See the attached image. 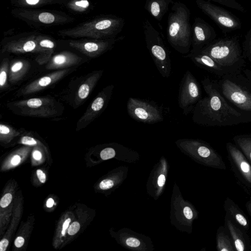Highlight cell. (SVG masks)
<instances>
[{"label": "cell", "instance_id": "41", "mask_svg": "<svg viewBox=\"0 0 251 251\" xmlns=\"http://www.w3.org/2000/svg\"><path fill=\"white\" fill-rule=\"evenodd\" d=\"M25 243V239L22 236L17 237L14 241V245L17 248L22 247Z\"/></svg>", "mask_w": 251, "mask_h": 251}, {"label": "cell", "instance_id": "3", "mask_svg": "<svg viewBox=\"0 0 251 251\" xmlns=\"http://www.w3.org/2000/svg\"><path fill=\"white\" fill-rule=\"evenodd\" d=\"M201 50L233 74L241 73L244 69L245 57L237 37H226L214 40Z\"/></svg>", "mask_w": 251, "mask_h": 251}, {"label": "cell", "instance_id": "20", "mask_svg": "<svg viewBox=\"0 0 251 251\" xmlns=\"http://www.w3.org/2000/svg\"><path fill=\"white\" fill-rule=\"evenodd\" d=\"M224 208L227 214L246 232L250 229L249 222L245 213L231 199L227 197L224 201Z\"/></svg>", "mask_w": 251, "mask_h": 251}, {"label": "cell", "instance_id": "24", "mask_svg": "<svg viewBox=\"0 0 251 251\" xmlns=\"http://www.w3.org/2000/svg\"><path fill=\"white\" fill-rule=\"evenodd\" d=\"M29 64L24 60H17L10 65L9 69V79L11 82H15L21 80L26 73Z\"/></svg>", "mask_w": 251, "mask_h": 251}, {"label": "cell", "instance_id": "8", "mask_svg": "<svg viewBox=\"0 0 251 251\" xmlns=\"http://www.w3.org/2000/svg\"><path fill=\"white\" fill-rule=\"evenodd\" d=\"M201 98V91L199 82L190 71H186L180 83L177 99L183 114L187 116L192 113Z\"/></svg>", "mask_w": 251, "mask_h": 251}, {"label": "cell", "instance_id": "42", "mask_svg": "<svg viewBox=\"0 0 251 251\" xmlns=\"http://www.w3.org/2000/svg\"><path fill=\"white\" fill-rule=\"evenodd\" d=\"M71 222V219L68 218L64 222L62 226V229L61 231V234L62 236H64L66 234V230L69 227V224Z\"/></svg>", "mask_w": 251, "mask_h": 251}, {"label": "cell", "instance_id": "37", "mask_svg": "<svg viewBox=\"0 0 251 251\" xmlns=\"http://www.w3.org/2000/svg\"><path fill=\"white\" fill-rule=\"evenodd\" d=\"M114 185L113 181L109 179L102 180L99 185L100 188L102 190H106L112 188Z\"/></svg>", "mask_w": 251, "mask_h": 251}, {"label": "cell", "instance_id": "17", "mask_svg": "<svg viewBox=\"0 0 251 251\" xmlns=\"http://www.w3.org/2000/svg\"><path fill=\"white\" fill-rule=\"evenodd\" d=\"M3 51L15 53L27 52H45L49 51L39 47L36 36L19 39L7 43L3 48Z\"/></svg>", "mask_w": 251, "mask_h": 251}, {"label": "cell", "instance_id": "47", "mask_svg": "<svg viewBox=\"0 0 251 251\" xmlns=\"http://www.w3.org/2000/svg\"><path fill=\"white\" fill-rule=\"evenodd\" d=\"M33 158L37 160H40L42 157V154L41 152L38 150H34L33 152Z\"/></svg>", "mask_w": 251, "mask_h": 251}, {"label": "cell", "instance_id": "9", "mask_svg": "<svg viewBox=\"0 0 251 251\" xmlns=\"http://www.w3.org/2000/svg\"><path fill=\"white\" fill-rule=\"evenodd\" d=\"M126 109L129 116L139 122L154 124L164 120L161 109L156 104L143 100L129 98Z\"/></svg>", "mask_w": 251, "mask_h": 251}, {"label": "cell", "instance_id": "10", "mask_svg": "<svg viewBox=\"0 0 251 251\" xmlns=\"http://www.w3.org/2000/svg\"><path fill=\"white\" fill-rule=\"evenodd\" d=\"M12 105L21 115L40 117L54 116L57 113L55 101L49 98H36L18 101Z\"/></svg>", "mask_w": 251, "mask_h": 251}, {"label": "cell", "instance_id": "19", "mask_svg": "<svg viewBox=\"0 0 251 251\" xmlns=\"http://www.w3.org/2000/svg\"><path fill=\"white\" fill-rule=\"evenodd\" d=\"M81 58L69 51H63L53 56L48 63L49 70L66 69L78 64Z\"/></svg>", "mask_w": 251, "mask_h": 251}, {"label": "cell", "instance_id": "44", "mask_svg": "<svg viewBox=\"0 0 251 251\" xmlns=\"http://www.w3.org/2000/svg\"><path fill=\"white\" fill-rule=\"evenodd\" d=\"M165 176L164 175L162 174L160 175L158 178V181L157 183L159 186L162 187L165 182Z\"/></svg>", "mask_w": 251, "mask_h": 251}, {"label": "cell", "instance_id": "13", "mask_svg": "<svg viewBox=\"0 0 251 251\" xmlns=\"http://www.w3.org/2000/svg\"><path fill=\"white\" fill-rule=\"evenodd\" d=\"M216 37V33L212 26L201 18H196L192 26V46L190 51L201 50L215 40Z\"/></svg>", "mask_w": 251, "mask_h": 251}, {"label": "cell", "instance_id": "31", "mask_svg": "<svg viewBox=\"0 0 251 251\" xmlns=\"http://www.w3.org/2000/svg\"><path fill=\"white\" fill-rule=\"evenodd\" d=\"M243 49L244 57L247 58L251 63V29L248 31L245 36Z\"/></svg>", "mask_w": 251, "mask_h": 251}, {"label": "cell", "instance_id": "35", "mask_svg": "<svg viewBox=\"0 0 251 251\" xmlns=\"http://www.w3.org/2000/svg\"><path fill=\"white\" fill-rule=\"evenodd\" d=\"M21 3L27 5H37L41 4H44L51 0H20Z\"/></svg>", "mask_w": 251, "mask_h": 251}, {"label": "cell", "instance_id": "33", "mask_svg": "<svg viewBox=\"0 0 251 251\" xmlns=\"http://www.w3.org/2000/svg\"><path fill=\"white\" fill-rule=\"evenodd\" d=\"M20 142L22 144L30 146H34L38 144L37 141L36 139L28 136L22 137Z\"/></svg>", "mask_w": 251, "mask_h": 251}, {"label": "cell", "instance_id": "40", "mask_svg": "<svg viewBox=\"0 0 251 251\" xmlns=\"http://www.w3.org/2000/svg\"><path fill=\"white\" fill-rule=\"evenodd\" d=\"M185 217L188 220H191L193 216V212L189 207H185L183 209Z\"/></svg>", "mask_w": 251, "mask_h": 251}, {"label": "cell", "instance_id": "45", "mask_svg": "<svg viewBox=\"0 0 251 251\" xmlns=\"http://www.w3.org/2000/svg\"><path fill=\"white\" fill-rule=\"evenodd\" d=\"M242 71L244 73V75L251 83V71L248 69L244 68Z\"/></svg>", "mask_w": 251, "mask_h": 251}, {"label": "cell", "instance_id": "15", "mask_svg": "<svg viewBox=\"0 0 251 251\" xmlns=\"http://www.w3.org/2000/svg\"><path fill=\"white\" fill-rule=\"evenodd\" d=\"M114 87L113 85H110L99 93L78 121L77 125L79 127L91 122L102 111L111 97Z\"/></svg>", "mask_w": 251, "mask_h": 251}, {"label": "cell", "instance_id": "25", "mask_svg": "<svg viewBox=\"0 0 251 251\" xmlns=\"http://www.w3.org/2000/svg\"><path fill=\"white\" fill-rule=\"evenodd\" d=\"M233 141L251 165V133L236 135Z\"/></svg>", "mask_w": 251, "mask_h": 251}, {"label": "cell", "instance_id": "12", "mask_svg": "<svg viewBox=\"0 0 251 251\" xmlns=\"http://www.w3.org/2000/svg\"><path fill=\"white\" fill-rule=\"evenodd\" d=\"M123 37L107 39L92 40H72L69 46L90 57H96L110 50Z\"/></svg>", "mask_w": 251, "mask_h": 251}, {"label": "cell", "instance_id": "6", "mask_svg": "<svg viewBox=\"0 0 251 251\" xmlns=\"http://www.w3.org/2000/svg\"><path fill=\"white\" fill-rule=\"evenodd\" d=\"M143 27L147 48L158 71L162 76L168 78L172 72V62L161 35L148 19L144 20Z\"/></svg>", "mask_w": 251, "mask_h": 251}, {"label": "cell", "instance_id": "4", "mask_svg": "<svg viewBox=\"0 0 251 251\" xmlns=\"http://www.w3.org/2000/svg\"><path fill=\"white\" fill-rule=\"evenodd\" d=\"M125 21L117 17H104L81 24L72 28L59 31L62 36L94 39L115 38L124 27Z\"/></svg>", "mask_w": 251, "mask_h": 251}, {"label": "cell", "instance_id": "11", "mask_svg": "<svg viewBox=\"0 0 251 251\" xmlns=\"http://www.w3.org/2000/svg\"><path fill=\"white\" fill-rule=\"evenodd\" d=\"M197 6L223 30L232 31L241 27L240 20L226 9L205 0H196Z\"/></svg>", "mask_w": 251, "mask_h": 251}, {"label": "cell", "instance_id": "46", "mask_svg": "<svg viewBox=\"0 0 251 251\" xmlns=\"http://www.w3.org/2000/svg\"><path fill=\"white\" fill-rule=\"evenodd\" d=\"M21 161V157L19 155H14L11 160V163L13 165H18Z\"/></svg>", "mask_w": 251, "mask_h": 251}, {"label": "cell", "instance_id": "39", "mask_svg": "<svg viewBox=\"0 0 251 251\" xmlns=\"http://www.w3.org/2000/svg\"><path fill=\"white\" fill-rule=\"evenodd\" d=\"M37 177L41 183H45L46 180V176L45 174L40 169L36 171Z\"/></svg>", "mask_w": 251, "mask_h": 251}, {"label": "cell", "instance_id": "38", "mask_svg": "<svg viewBox=\"0 0 251 251\" xmlns=\"http://www.w3.org/2000/svg\"><path fill=\"white\" fill-rule=\"evenodd\" d=\"M126 244L131 247H137L140 245V242L137 239L130 237L126 239Z\"/></svg>", "mask_w": 251, "mask_h": 251}, {"label": "cell", "instance_id": "30", "mask_svg": "<svg viewBox=\"0 0 251 251\" xmlns=\"http://www.w3.org/2000/svg\"><path fill=\"white\" fill-rule=\"evenodd\" d=\"M36 40L38 46L43 49L49 50H52L55 47L54 42L48 37L36 36Z\"/></svg>", "mask_w": 251, "mask_h": 251}, {"label": "cell", "instance_id": "18", "mask_svg": "<svg viewBox=\"0 0 251 251\" xmlns=\"http://www.w3.org/2000/svg\"><path fill=\"white\" fill-rule=\"evenodd\" d=\"M68 72V70L64 69L36 79L25 86L22 89L21 94L27 95L41 91L61 79Z\"/></svg>", "mask_w": 251, "mask_h": 251}, {"label": "cell", "instance_id": "23", "mask_svg": "<svg viewBox=\"0 0 251 251\" xmlns=\"http://www.w3.org/2000/svg\"><path fill=\"white\" fill-rule=\"evenodd\" d=\"M216 248L218 251H235L231 238L225 226H220L216 234Z\"/></svg>", "mask_w": 251, "mask_h": 251}, {"label": "cell", "instance_id": "26", "mask_svg": "<svg viewBox=\"0 0 251 251\" xmlns=\"http://www.w3.org/2000/svg\"><path fill=\"white\" fill-rule=\"evenodd\" d=\"M20 15L32 16V19L37 20L38 21L44 24H51L56 22L57 18L55 15L49 12H42L32 14L30 11H23Z\"/></svg>", "mask_w": 251, "mask_h": 251}, {"label": "cell", "instance_id": "36", "mask_svg": "<svg viewBox=\"0 0 251 251\" xmlns=\"http://www.w3.org/2000/svg\"><path fill=\"white\" fill-rule=\"evenodd\" d=\"M80 224L77 222H73L69 227L68 233L70 235L76 234L80 229Z\"/></svg>", "mask_w": 251, "mask_h": 251}, {"label": "cell", "instance_id": "34", "mask_svg": "<svg viewBox=\"0 0 251 251\" xmlns=\"http://www.w3.org/2000/svg\"><path fill=\"white\" fill-rule=\"evenodd\" d=\"M12 200V195L11 193L5 194L1 199L0 206L2 208H5L9 205Z\"/></svg>", "mask_w": 251, "mask_h": 251}, {"label": "cell", "instance_id": "22", "mask_svg": "<svg viewBox=\"0 0 251 251\" xmlns=\"http://www.w3.org/2000/svg\"><path fill=\"white\" fill-rule=\"evenodd\" d=\"M103 74V71H97L88 77L79 86L75 98L76 103L81 102L89 95Z\"/></svg>", "mask_w": 251, "mask_h": 251}, {"label": "cell", "instance_id": "16", "mask_svg": "<svg viewBox=\"0 0 251 251\" xmlns=\"http://www.w3.org/2000/svg\"><path fill=\"white\" fill-rule=\"evenodd\" d=\"M224 221V226L231 238L235 251H250L251 250V241L247 232L226 214Z\"/></svg>", "mask_w": 251, "mask_h": 251}, {"label": "cell", "instance_id": "32", "mask_svg": "<svg viewBox=\"0 0 251 251\" xmlns=\"http://www.w3.org/2000/svg\"><path fill=\"white\" fill-rule=\"evenodd\" d=\"M115 151L112 148H106L102 150L100 153V157L103 160H107L115 156Z\"/></svg>", "mask_w": 251, "mask_h": 251}, {"label": "cell", "instance_id": "1", "mask_svg": "<svg viewBox=\"0 0 251 251\" xmlns=\"http://www.w3.org/2000/svg\"><path fill=\"white\" fill-rule=\"evenodd\" d=\"M206 95L198 102L192 121L205 126H226L251 122V112L231 105L220 93L215 80L205 77L201 81Z\"/></svg>", "mask_w": 251, "mask_h": 251}, {"label": "cell", "instance_id": "43", "mask_svg": "<svg viewBox=\"0 0 251 251\" xmlns=\"http://www.w3.org/2000/svg\"><path fill=\"white\" fill-rule=\"evenodd\" d=\"M9 242L6 239H3L0 242V251H5L8 245Z\"/></svg>", "mask_w": 251, "mask_h": 251}, {"label": "cell", "instance_id": "14", "mask_svg": "<svg viewBox=\"0 0 251 251\" xmlns=\"http://www.w3.org/2000/svg\"><path fill=\"white\" fill-rule=\"evenodd\" d=\"M184 57L189 58L197 66L209 73L221 77L232 74L228 69L222 66L210 56L201 50L190 51Z\"/></svg>", "mask_w": 251, "mask_h": 251}, {"label": "cell", "instance_id": "2", "mask_svg": "<svg viewBox=\"0 0 251 251\" xmlns=\"http://www.w3.org/2000/svg\"><path fill=\"white\" fill-rule=\"evenodd\" d=\"M190 11L181 2H174L168 15L167 37L170 45L180 53H189L192 46Z\"/></svg>", "mask_w": 251, "mask_h": 251}, {"label": "cell", "instance_id": "48", "mask_svg": "<svg viewBox=\"0 0 251 251\" xmlns=\"http://www.w3.org/2000/svg\"><path fill=\"white\" fill-rule=\"evenodd\" d=\"M246 207L248 213L251 217V200L246 202Z\"/></svg>", "mask_w": 251, "mask_h": 251}, {"label": "cell", "instance_id": "5", "mask_svg": "<svg viewBox=\"0 0 251 251\" xmlns=\"http://www.w3.org/2000/svg\"><path fill=\"white\" fill-rule=\"evenodd\" d=\"M221 94L237 108L251 112V83L241 73L215 80Z\"/></svg>", "mask_w": 251, "mask_h": 251}, {"label": "cell", "instance_id": "27", "mask_svg": "<svg viewBox=\"0 0 251 251\" xmlns=\"http://www.w3.org/2000/svg\"><path fill=\"white\" fill-rule=\"evenodd\" d=\"M19 132L13 127L3 124L0 125V137L1 140H9L17 135Z\"/></svg>", "mask_w": 251, "mask_h": 251}, {"label": "cell", "instance_id": "29", "mask_svg": "<svg viewBox=\"0 0 251 251\" xmlns=\"http://www.w3.org/2000/svg\"><path fill=\"white\" fill-rule=\"evenodd\" d=\"M68 5L74 10L82 12L89 8L90 3L87 0H74Z\"/></svg>", "mask_w": 251, "mask_h": 251}, {"label": "cell", "instance_id": "7", "mask_svg": "<svg viewBox=\"0 0 251 251\" xmlns=\"http://www.w3.org/2000/svg\"><path fill=\"white\" fill-rule=\"evenodd\" d=\"M227 158L237 183L251 195V165L243 153L230 142L226 144Z\"/></svg>", "mask_w": 251, "mask_h": 251}, {"label": "cell", "instance_id": "49", "mask_svg": "<svg viewBox=\"0 0 251 251\" xmlns=\"http://www.w3.org/2000/svg\"><path fill=\"white\" fill-rule=\"evenodd\" d=\"M54 204V201L52 198H49L46 203L47 206L48 207H51Z\"/></svg>", "mask_w": 251, "mask_h": 251}, {"label": "cell", "instance_id": "21", "mask_svg": "<svg viewBox=\"0 0 251 251\" xmlns=\"http://www.w3.org/2000/svg\"><path fill=\"white\" fill-rule=\"evenodd\" d=\"M172 0H146L145 4L146 10L156 20L161 21L168 11Z\"/></svg>", "mask_w": 251, "mask_h": 251}, {"label": "cell", "instance_id": "28", "mask_svg": "<svg viewBox=\"0 0 251 251\" xmlns=\"http://www.w3.org/2000/svg\"><path fill=\"white\" fill-rule=\"evenodd\" d=\"M9 75L8 59L5 58L3 60L0 69V87L1 89L6 85L7 77Z\"/></svg>", "mask_w": 251, "mask_h": 251}]
</instances>
